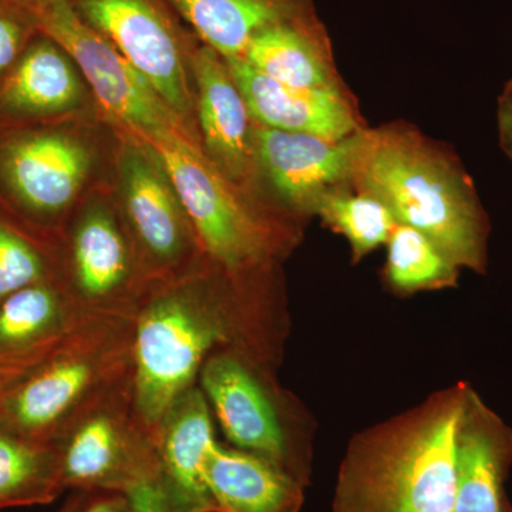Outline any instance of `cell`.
<instances>
[{"label": "cell", "mask_w": 512, "mask_h": 512, "mask_svg": "<svg viewBox=\"0 0 512 512\" xmlns=\"http://www.w3.org/2000/svg\"><path fill=\"white\" fill-rule=\"evenodd\" d=\"M510 82L512 83V79L510 80Z\"/></svg>", "instance_id": "cell-33"}, {"label": "cell", "mask_w": 512, "mask_h": 512, "mask_svg": "<svg viewBox=\"0 0 512 512\" xmlns=\"http://www.w3.org/2000/svg\"><path fill=\"white\" fill-rule=\"evenodd\" d=\"M80 76L66 50L37 33L0 80V131L43 126L73 110L83 96Z\"/></svg>", "instance_id": "cell-15"}, {"label": "cell", "mask_w": 512, "mask_h": 512, "mask_svg": "<svg viewBox=\"0 0 512 512\" xmlns=\"http://www.w3.org/2000/svg\"><path fill=\"white\" fill-rule=\"evenodd\" d=\"M318 214L328 227L348 239L355 261L380 245L387 244L397 221L386 205L365 192L333 188L316 201Z\"/></svg>", "instance_id": "cell-24"}, {"label": "cell", "mask_w": 512, "mask_h": 512, "mask_svg": "<svg viewBox=\"0 0 512 512\" xmlns=\"http://www.w3.org/2000/svg\"><path fill=\"white\" fill-rule=\"evenodd\" d=\"M498 134L500 146L507 157L512 161V83L505 86L500 100H498Z\"/></svg>", "instance_id": "cell-30"}, {"label": "cell", "mask_w": 512, "mask_h": 512, "mask_svg": "<svg viewBox=\"0 0 512 512\" xmlns=\"http://www.w3.org/2000/svg\"><path fill=\"white\" fill-rule=\"evenodd\" d=\"M126 136L119 156L121 200L148 282L187 274L205 261L187 212L156 153Z\"/></svg>", "instance_id": "cell-9"}, {"label": "cell", "mask_w": 512, "mask_h": 512, "mask_svg": "<svg viewBox=\"0 0 512 512\" xmlns=\"http://www.w3.org/2000/svg\"><path fill=\"white\" fill-rule=\"evenodd\" d=\"M202 45L222 59L244 56L272 26L315 15L312 0H170Z\"/></svg>", "instance_id": "cell-21"}, {"label": "cell", "mask_w": 512, "mask_h": 512, "mask_svg": "<svg viewBox=\"0 0 512 512\" xmlns=\"http://www.w3.org/2000/svg\"><path fill=\"white\" fill-rule=\"evenodd\" d=\"M188 124L195 110L192 36L170 0H67Z\"/></svg>", "instance_id": "cell-7"}, {"label": "cell", "mask_w": 512, "mask_h": 512, "mask_svg": "<svg viewBox=\"0 0 512 512\" xmlns=\"http://www.w3.org/2000/svg\"><path fill=\"white\" fill-rule=\"evenodd\" d=\"M357 133L333 141L276 130L254 121L256 170L285 205L295 211L312 212L325 192L349 184Z\"/></svg>", "instance_id": "cell-13"}, {"label": "cell", "mask_w": 512, "mask_h": 512, "mask_svg": "<svg viewBox=\"0 0 512 512\" xmlns=\"http://www.w3.org/2000/svg\"><path fill=\"white\" fill-rule=\"evenodd\" d=\"M130 512H173L158 478L141 481L127 491Z\"/></svg>", "instance_id": "cell-29"}, {"label": "cell", "mask_w": 512, "mask_h": 512, "mask_svg": "<svg viewBox=\"0 0 512 512\" xmlns=\"http://www.w3.org/2000/svg\"><path fill=\"white\" fill-rule=\"evenodd\" d=\"M387 249V278L400 291L444 288L457 282L460 268L417 229L397 224Z\"/></svg>", "instance_id": "cell-25"}, {"label": "cell", "mask_w": 512, "mask_h": 512, "mask_svg": "<svg viewBox=\"0 0 512 512\" xmlns=\"http://www.w3.org/2000/svg\"><path fill=\"white\" fill-rule=\"evenodd\" d=\"M463 410L464 397H456L402 436L352 458L336 512H453Z\"/></svg>", "instance_id": "cell-4"}, {"label": "cell", "mask_w": 512, "mask_h": 512, "mask_svg": "<svg viewBox=\"0 0 512 512\" xmlns=\"http://www.w3.org/2000/svg\"><path fill=\"white\" fill-rule=\"evenodd\" d=\"M63 491L59 446L0 427V510L50 504Z\"/></svg>", "instance_id": "cell-23"}, {"label": "cell", "mask_w": 512, "mask_h": 512, "mask_svg": "<svg viewBox=\"0 0 512 512\" xmlns=\"http://www.w3.org/2000/svg\"><path fill=\"white\" fill-rule=\"evenodd\" d=\"M235 285L204 261L141 296L133 313V396L154 436L168 409L197 386L208 359L242 350L247 329Z\"/></svg>", "instance_id": "cell-1"}, {"label": "cell", "mask_w": 512, "mask_h": 512, "mask_svg": "<svg viewBox=\"0 0 512 512\" xmlns=\"http://www.w3.org/2000/svg\"><path fill=\"white\" fill-rule=\"evenodd\" d=\"M224 60L255 123L333 141L345 140L362 130L342 90L293 89L259 73L241 57Z\"/></svg>", "instance_id": "cell-17"}, {"label": "cell", "mask_w": 512, "mask_h": 512, "mask_svg": "<svg viewBox=\"0 0 512 512\" xmlns=\"http://www.w3.org/2000/svg\"><path fill=\"white\" fill-rule=\"evenodd\" d=\"M241 59L259 73L293 89L342 90L333 66L329 37L316 13L259 33Z\"/></svg>", "instance_id": "cell-20"}, {"label": "cell", "mask_w": 512, "mask_h": 512, "mask_svg": "<svg viewBox=\"0 0 512 512\" xmlns=\"http://www.w3.org/2000/svg\"><path fill=\"white\" fill-rule=\"evenodd\" d=\"M198 386L232 444L289 473L288 437L278 407L242 350L208 359Z\"/></svg>", "instance_id": "cell-12"}, {"label": "cell", "mask_w": 512, "mask_h": 512, "mask_svg": "<svg viewBox=\"0 0 512 512\" xmlns=\"http://www.w3.org/2000/svg\"><path fill=\"white\" fill-rule=\"evenodd\" d=\"M89 167L86 146L60 128L0 131V208L23 227L49 229L76 200Z\"/></svg>", "instance_id": "cell-10"}, {"label": "cell", "mask_w": 512, "mask_h": 512, "mask_svg": "<svg viewBox=\"0 0 512 512\" xmlns=\"http://www.w3.org/2000/svg\"><path fill=\"white\" fill-rule=\"evenodd\" d=\"M349 185L426 235L458 268L484 272L487 217L470 175L443 148L407 127L362 128Z\"/></svg>", "instance_id": "cell-2"}, {"label": "cell", "mask_w": 512, "mask_h": 512, "mask_svg": "<svg viewBox=\"0 0 512 512\" xmlns=\"http://www.w3.org/2000/svg\"><path fill=\"white\" fill-rule=\"evenodd\" d=\"M133 315L92 316L0 399V427L57 444L94 407L133 382Z\"/></svg>", "instance_id": "cell-3"}, {"label": "cell", "mask_w": 512, "mask_h": 512, "mask_svg": "<svg viewBox=\"0 0 512 512\" xmlns=\"http://www.w3.org/2000/svg\"><path fill=\"white\" fill-rule=\"evenodd\" d=\"M62 279L28 228L0 208V302L39 282Z\"/></svg>", "instance_id": "cell-26"}, {"label": "cell", "mask_w": 512, "mask_h": 512, "mask_svg": "<svg viewBox=\"0 0 512 512\" xmlns=\"http://www.w3.org/2000/svg\"><path fill=\"white\" fill-rule=\"evenodd\" d=\"M511 456V431L477 397H464L453 512H503L501 485Z\"/></svg>", "instance_id": "cell-18"}, {"label": "cell", "mask_w": 512, "mask_h": 512, "mask_svg": "<svg viewBox=\"0 0 512 512\" xmlns=\"http://www.w3.org/2000/svg\"><path fill=\"white\" fill-rule=\"evenodd\" d=\"M215 443L212 412L200 386L165 413L156 444L160 480L173 512H217L205 484V461Z\"/></svg>", "instance_id": "cell-16"}, {"label": "cell", "mask_w": 512, "mask_h": 512, "mask_svg": "<svg viewBox=\"0 0 512 512\" xmlns=\"http://www.w3.org/2000/svg\"><path fill=\"white\" fill-rule=\"evenodd\" d=\"M77 512H130L127 495L121 493H90L86 503Z\"/></svg>", "instance_id": "cell-31"}, {"label": "cell", "mask_w": 512, "mask_h": 512, "mask_svg": "<svg viewBox=\"0 0 512 512\" xmlns=\"http://www.w3.org/2000/svg\"><path fill=\"white\" fill-rule=\"evenodd\" d=\"M137 140L164 165L208 264L237 284L271 261L278 247L274 225L208 160L200 138L170 131Z\"/></svg>", "instance_id": "cell-5"}, {"label": "cell", "mask_w": 512, "mask_h": 512, "mask_svg": "<svg viewBox=\"0 0 512 512\" xmlns=\"http://www.w3.org/2000/svg\"><path fill=\"white\" fill-rule=\"evenodd\" d=\"M66 336L39 346V348L0 355V399H2L3 394L9 392L23 377L39 366L43 360L52 355L53 350L63 342Z\"/></svg>", "instance_id": "cell-28"}, {"label": "cell", "mask_w": 512, "mask_h": 512, "mask_svg": "<svg viewBox=\"0 0 512 512\" xmlns=\"http://www.w3.org/2000/svg\"><path fill=\"white\" fill-rule=\"evenodd\" d=\"M87 318L62 279L20 289L0 302V355L62 339Z\"/></svg>", "instance_id": "cell-22"}, {"label": "cell", "mask_w": 512, "mask_h": 512, "mask_svg": "<svg viewBox=\"0 0 512 512\" xmlns=\"http://www.w3.org/2000/svg\"><path fill=\"white\" fill-rule=\"evenodd\" d=\"M57 446L66 490L126 494L160 478L156 436L137 412L133 382L94 407Z\"/></svg>", "instance_id": "cell-8"}, {"label": "cell", "mask_w": 512, "mask_h": 512, "mask_svg": "<svg viewBox=\"0 0 512 512\" xmlns=\"http://www.w3.org/2000/svg\"><path fill=\"white\" fill-rule=\"evenodd\" d=\"M90 493H83V491H74L72 497L64 503L63 507L57 512H77L86 503L87 497Z\"/></svg>", "instance_id": "cell-32"}, {"label": "cell", "mask_w": 512, "mask_h": 512, "mask_svg": "<svg viewBox=\"0 0 512 512\" xmlns=\"http://www.w3.org/2000/svg\"><path fill=\"white\" fill-rule=\"evenodd\" d=\"M62 281L84 315L131 316L148 282L133 239L104 205L74 222Z\"/></svg>", "instance_id": "cell-11"}, {"label": "cell", "mask_w": 512, "mask_h": 512, "mask_svg": "<svg viewBox=\"0 0 512 512\" xmlns=\"http://www.w3.org/2000/svg\"><path fill=\"white\" fill-rule=\"evenodd\" d=\"M205 484L217 512H299L303 501L292 474L217 440L205 461Z\"/></svg>", "instance_id": "cell-19"}, {"label": "cell", "mask_w": 512, "mask_h": 512, "mask_svg": "<svg viewBox=\"0 0 512 512\" xmlns=\"http://www.w3.org/2000/svg\"><path fill=\"white\" fill-rule=\"evenodd\" d=\"M22 2L39 32L72 57L101 107L123 127L124 134L150 138L181 131L198 137L119 50L77 16L67 0Z\"/></svg>", "instance_id": "cell-6"}, {"label": "cell", "mask_w": 512, "mask_h": 512, "mask_svg": "<svg viewBox=\"0 0 512 512\" xmlns=\"http://www.w3.org/2000/svg\"><path fill=\"white\" fill-rule=\"evenodd\" d=\"M195 110L201 128V146L222 175L248 195L255 185L252 117L227 63L205 45L195 47L191 60Z\"/></svg>", "instance_id": "cell-14"}, {"label": "cell", "mask_w": 512, "mask_h": 512, "mask_svg": "<svg viewBox=\"0 0 512 512\" xmlns=\"http://www.w3.org/2000/svg\"><path fill=\"white\" fill-rule=\"evenodd\" d=\"M37 33L35 19L22 0H0V80L15 66Z\"/></svg>", "instance_id": "cell-27"}]
</instances>
